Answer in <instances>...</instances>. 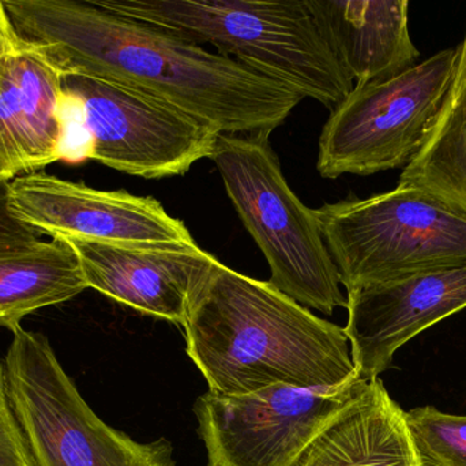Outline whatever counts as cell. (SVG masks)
I'll return each mask as SVG.
<instances>
[{
	"label": "cell",
	"instance_id": "ba28073f",
	"mask_svg": "<svg viewBox=\"0 0 466 466\" xmlns=\"http://www.w3.org/2000/svg\"><path fill=\"white\" fill-rule=\"evenodd\" d=\"M63 90L86 141V158L147 180L183 175L212 156L218 129L136 88L65 74Z\"/></svg>",
	"mask_w": 466,
	"mask_h": 466
},
{
	"label": "cell",
	"instance_id": "7a4b0ae2",
	"mask_svg": "<svg viewBox=\"0 0 466 466\" xmlns=\"http://www.w3.org/2000/svg\"><path fill=\"white\" fill-rule=\"evenodd\" d=\"M186 352L209 391L246 396L276 385L336 388L360 379L344 328L270 282L218 262L191 304Z\"/></svg>",
	"mask_w": 466,
	"mask_h": 466
},
{
	"label": "cell",
	"instance_id": "4fadbf2b",
	"mask_svg": "<svg viewBox=\"0 0 466 466\" xmlns=\"http://www.w3.org/2000/svg\"><path fill=\"white\" fill-rule=\"evenodd\" d=\"M76 119L63 90L62 73L43 54L25 44L3 57L0 181L10 182L60 159L74 161V129L82 133Z\"/></svg>",
	"mask_w": 466,
	"mask_h": 466
},
{
	"label": "cell",
	"instance_id": "8fae6325",
	"mask_svg": "<svg viewBox=\"0 0 466 466\" xmlns=\"http://www.w3.org/2000/svg\"><path fill=\"white\" fill-rule=\"evenodd\" d=\"M347 300L344 331L359 377L370 382L390 368L402 345L466 308V264L370 285Z\"/></svg>",
	"mask_w": 466,
	"mask_h": 466
},
{
	"label": "cell",
	"instance_id": "5b68a950",
	"mask_svg": "<svg viewBox=\"0 0 466 466\" xmlns=\"http://www.w3.org/2000/svg\"><path fill=\"white\" fill-rule=\"evenodd\" d=\"M314 212L347 293L466 264V213L420 189L397 185Z\"/></svg>",
	"mask_w": 466,
	"mask_h": 466
},
{
	"label": "cell",
	"instance_id": "6da1fadb",
	"mask_svg": "<svg viewBox=\"0 0 466 466\" xmlns=\"http://www.w3.org/2000/svg\"><path fill=\"white\" fill-rule=\"evenodd\" d=\"M18 37L57 70L136 88L220 134L268 139L303 100L281 82L92 0H5Z\"/></svg>",
	"mask_w": 466,
	"mask_h": 466
},
{
	"label": "cell",
	"instance_id": "7c38bea8",
	"mask_svg": "<svg viewBox=\"0 0 466 466\" xmlns=\"http://www.w3.org/2000/svg\"><path fill=\"white\" fill-rule=\"evenodd\" d=\"M66 240L78 254L87 287L180 326L218 263L197 243L119 245Z\"/></svg>",
	"mask_w": 466,
	"mask_h": 466
},
{
	"label": "cell",
	"instance_id": "44dd1931",
	"mask_svg": "<svg viewBox=\"0 0 466 466\" xmlns=\"http://www.w3.org/2000/svg\"><path fill=\"white\" fill-rule=\"evenodd\" d=\"M22 47H25V43L16 35L5 11V3L0 0V59L11 52L18 51Z\"/></svg>",
	"mask_w": 466,
	"mask_h": 466
},
{
	"label": "cell",
	"instance_id": "2e32d148",
	"mask_svg": "<svg viewBox=\"0 0 466 466\" xmlns=\"http://www.w3.org/2000/svg\"><path fill=\"white\" fill-rule=\"evenodd\" d=\"M86 289L78 254L66 238L0 243V327L14 333L27 315Z\"/></svg>",
	"mask_w": 466,
	"mask_h": 466
},
{
	"label": "cell",
	"instance_id": "8992f818",
	"mask_svg": "<svg viewBox=\"0 0 466 466\" xmlns=\"http://www.w3.org/2000/svg\"><path fill=\"white\" fill-rule=\"evenodd\" d=\"M13 334L8 399L35 466H175L168 440L136 442L90 409L46 336Z\"/></svg>",
	"mask_w": 466,
	"mask_h": 466
},
{
	"label": "cell",
	"instance_id": "ac0fdd59",
	"mask_svg": "<svg viewBox=\"0 0 466 466\" xmlns=\"http://www.w3.org/2000/svg\"><path fill=\"white\" fill-rule=\"evenodd\" d=\"M419 466H466V416L432 407L405 412Z\"/></svg>",
	"mask_w": 466,
	"mask_h": 466
},
{
	"label": "cell",
	"instance_id": "d6986e66",
	"mask_svg": "<svg viewBox=\"0 0 466 466\" xmlns=\"http://www.w3.org/2000/svg\"><path fill=\"white\" fill-rule=\"evenodd\" d=\"M0 466H35L8 399L5 363L2 361H0Z\"/></svg>",
	"mask_w": 466,
	"mask_h": 466
},
{
	"label": "cell",
	"instance_id": "5bb4252c",
	"mask_svg": "<svg viewBox=\"0 0 466 466\" xmlns=\"http://www.w3.org/2000/svg\"><path fill=\"white\" fill-rule=\"evenodd\" d=\"M337 57L356 84L389 78L416 65L408 0H309Z\"/></svg>",
	"mask_w": 466,
	"mask_h": 466
},
{
	"label": "cell",
	"instance_id": "9a60e30c",
	"mask_svg": "<svg viewBox=\"0 0 466 466\" xmlns=\"http://www.w3.org/2000/svg\"><path fill=\"white\" fill-rule=\"evenodd\" d=\"M295 466H419L405 410L382 380L364 382Z\"/></svg>",
	"mask_w": 466,
	"mask_h": 466
},
{
	"label": "cell",
	"instance_id": "277c9868",
	"mask_svg": "<svg viewBox=\"0 0 466 466\" xmlns=\"http://www.w3.org/2000/svg\"><path fill=\"white\" fill-rule=\"evenodd\" d=\"M247 232L270 265V284L307 309L347 308L339 270L314 210L282 175L268 139L220 134L210 156Z\"/></svg>",
	"mask_w": 466,
	"mask_h": 466
},
{
	"label": "cell",
	"instance_id": "9c48e42d",
	"mask_svg": "<svg viewBox=\"0 0 466 466\" xmlns=\"http://www.w3.org/2000/svg\"><path fill=\"white\" fill-rule=\"evenodd\" d=\"M364 382L276 385L246 396L208 391L194 405L208 466H295Z\"/></svg>",
	"mask_w": 466,
	"mask_h": 466
},
{
	"label": "cell",
	"instance_id": "e0dca14e",
	"mask_svg": "<svg viewBox=\"0 0 466 466\" xmlns=\"http://www.w3.org/2000/svg\"><path fill=\"white\" fill-rule=\"evenodd\" d=\"M440 115L399 185L420 189L466 213V32Z\"/></svg>",
	"mask_w": 466,
	"mask_h": 466
},
{
	"label": "cell",
	"instance_id": "3957f363",
	"mask_svg": "<svg viewBox=\"0 0 466 466\" xmlns=\"http://www.w3.org/2000/svg\"><path fill=\"white\" fill-rule=\"evenodd\" d=\"M109 13L168 30L314 98L333 111L353 89L309 0H92Z\"/></svg>",
	"mask_w": 466,
	"mask_h": 466
},
{
	"label": "cell",
	"instance_id": "52a82bcc",
	"mask_svg": "<svg viewBox=\"0 0 466 466\" xmlns=\"http://www.w3.org/2000/svg\"><path fill=\"white\" fill-rule=\"evenodd\" d=\"M457 48L443 49L389 78L355 84L319 137L325 178L407 167L440 115L456 70Z\"/></svg>",
	"mask_w": 466,
	"mask_h": 466
},
{
	"label": "cell",
	"instance_id": "30bf717a",
	"mask_svg": "<svg viewBox=\"0 0 466 466\" xmlns=\"http://www.w3.org/2000/svg\"><path fill=\"white\" fill-rule=\"evenodd\" d=\"M19 219L52 238L119 245L196 243L190 230L160 202L125 191H98L54 175L27 174L10 182Z\"/></svg>",
	"mask_w": 466,
	"mask_h": 466
},
{
	"label": "cell",
	"instance_id": "ffe728a7",
	"mask_svg": "<svg viewBox=\"0 0 466 466\" xmlns=\"http://www.w3.org/2000/svg\"><path fill=\"white\" fill-rule=\"evenodd\" d=\"M41 233L25 223L11 207L10 182L0 181V243L40 240Z\"/></svg>",
	"mask_w": 466,
	"mask_h": 466
}]
</instances>
